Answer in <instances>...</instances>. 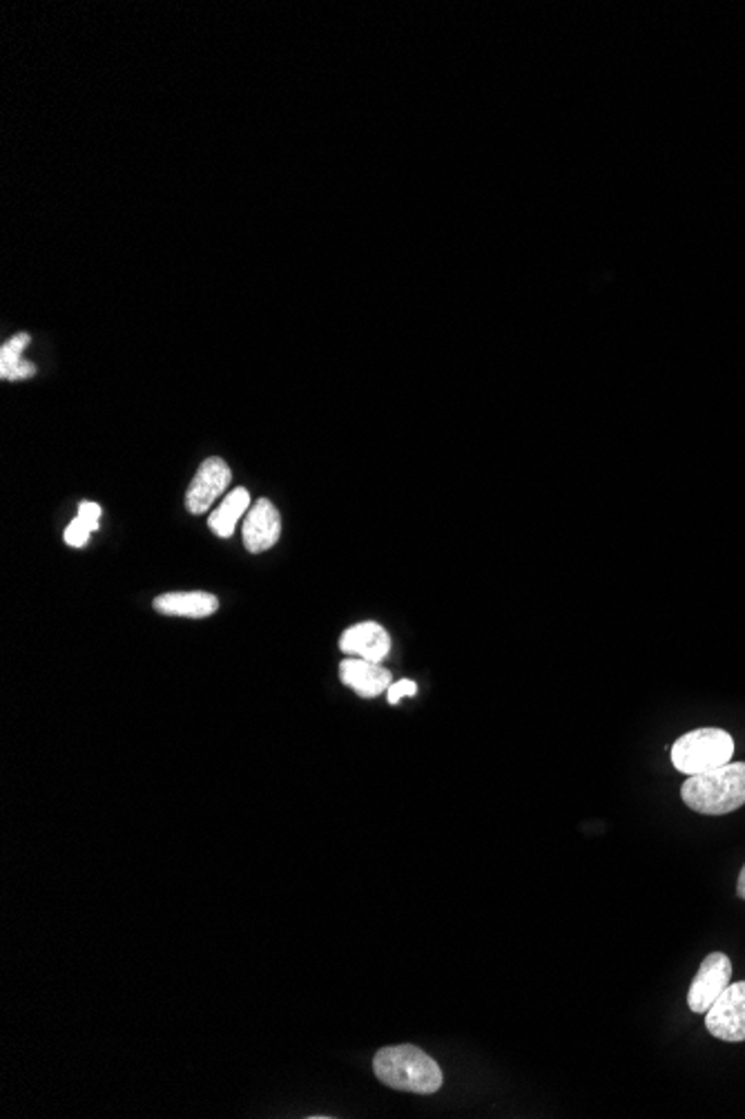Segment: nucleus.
I'll return each mask as SVG.
<instances>
[{
    "label": "nucleus",
    "instance_id": "nucleus-3",
    "mask_svg": "<svg viewBox=\"0 0 745 1119\" xmlns=\"http://www.w3.org/2000/svg\"><path fill=\"white\" fill-rule=\"evenodd\" d=\"M734 755V740L723 729H695L672 744V765L685 776L719 769Z\"/></svg>",
    "mask_w": 745,
    "mask_h": 1119
},
{
    "label": "nucleus",
    "instance_id": "nucleus-5",
    "mask_svg": "<svg viewBox=\"0 0 745 1119\" xmlns=\"http://www.w3.org/2000/svg\"><path fill=\"white\" fill-rule=\"evenodd\" d=\"M732 979V963L728 954L712 952L703 958L701 968L687 990V1005L691 1012L706 1014L714 1001L725 992Z\"/></svg>",
    "mask_w": 745,
    "mask_h": 1119
},
{
    "label": "nucleus",
    "instance_id": "nucleus-9",
    "mask_svg": "<svg viewBox=\"0 0 745 1119\" xmlns=\"http://www.w3.org/2000/svg\"><path fill=\"white\" fill-rule=\"evenodd\" d=\"M340 678L342 682L355 691L359 697H378L382 693L389 691V686L393 684V675L389 669L380 667V664H372V661H366V659H344L340 664Z\"/></svg>",
    "mask_w": 745,
    "mask_h": 1119
},
{
    "label": "nucleus",
    "instance_id": "nucleus-4",
    "mask_svg": "<svg viewBox=\"0 0 745 1119\" xmlns=\"http://www.w3.org/2000/svg\"><path fill=\"white\" fill-rule=\"evenodd\" d=\"M706 1028L721 1041H745V981L730 983L725 988V992L706 1012Z\"/></svg>",
    "mask_w": 745,
    "mask_h": 1119
},
{
    "label": "nucleus",
    "instance_id": "nucleus-6",
    "mask_svg": "<svg viewBox=\"0 0 745 1119\" xmlns=\"http://www.w3.org/2000/svg\"><path fill=\"white\" fill-rule=\"evenodd\" d=\"M230 479H233V474H230L228 466L222 459H217V456H212V459H205L201 463V468L197 470L190 487H188L186 510L190 515L208 513L210 507H212V503H215L228 490Z\"/></svg>",
    "mask_w": 745,
    "mask_h": 1119
},
{
    "label": "nucleus",
    "instance_id": "nucleus-11",
    "mask_svg": "<svg viewBox=\"0 0 745 1119\" xmlns=\"http://www.w3.org/2000/svg\"><path fill=\"white\" fill-rule=\"evenodd\" d=\"M250 507H252V505H250V494H248V490L237 487V490H233V492L222 500V505L217 507V510L210 515L208 526H210V530L215 532L217 537L228 539V537H233L235 526H237V523H239V519L246 515V510H250Z\"/></svg>",
    "mask_w": 745,
    "mask_h": 1119
},
{
    "label": "nucleus",
    "instance_id": "nucleus-8",
    "mask_svg": "<svg viewBox=\"0 0 745 1119\" xmlns=\"http://www.w3.org/2000/svg\"><path fill=\"white\" fill-rule=\"evenodd\" d=\"M340 648L351 657L372 661V664H382V659H387L391 650V637L385 626L376 622H362L351 626L342 635Z\"/></svg>",
    "mask_w": 745,
    "mask_h": 1119
},
{
    "label": "nucleus",
    "instance_id": "nucleus-1",
    "mask_svg": "<svg viewBox=\"0 0 745 1119\" xmlns=\"http://www.w3.org/2000/svg\"><path fill=\"white\" fill-rule=\"evenodd\" d=\"M372 1071L385 1086L417 1095H434L445 1082L438 1061L411 1044L382 1048L372 1059Z\"/></svg>",
    "mask_w": 745,
    "mask_h": 1119
},
{
    "label": "nucleus",
    "instance_id": "nucleus-2",
    "mask_svg": "<svg viewBox=\"0 0 745 1119\" xmlns=\"http://www.w3.org/2000/svg\"><path fill=\"white\" fill-rule=\"evenodd\" d=\"M683 802L703 816H725L745 804V762H728V765L687 776L681 787Z\"/></svg>",
    "mask_w": 745,
    "mask_h": 1119
},
{
    "label": "nucleus",
    "instance_id": "nucleus-14",
    "mask_svg": "<svg viewBox=\"0 0 745 1119\" xmlns=\"http://www.w3.org/2000/svg\"><path fill=\"white\" fill-rule=\"evenodd\" d=\"M417 693V684L411 682V680H402V682H393L387 691V697H389V704H398L402 697H411Z\"/></svg>",
    "mask_w": 745,
    "mask_h": 1119
},
{
    "label": "nucleus",
    "instance_id": "nucleus-7",
    "mask_svg": "<svg viewBox=\"0 0 745 1119\" xmlns=\"http://www.w3.org/2000/svg\"><path fill=\"white\" fill-rule=\"evenodd\" d=\"M282 534V517L269 498H259L244 521V545L248 552L259 554L271 550Z\"/></svg>",
    "mask_w": 745,
    "mask_h": 1119
},
{
    "label": "nucleus",
    "instance_id": "nucleus-15",
    "mask_svg": "<svg viewBox=\"0 0 745 1119\" xmlns=\"http://www.w3.org/2000/svg\"><path fill=\"white\" fill-rule=\"evenodd\" d=\"M79 517L92 521V523H98V517H100V507L96 503H81L79 507Z\"/></svg>",
    "mask_w": 745,
    "mask_h": 1119
},
{
    "label": "nucleus",
    "instance_id": "nucleus-13",
    "mask_svg": "<svg viewBox=\"0 0 745 1119\" xmlns=\"http://www.w3.org/2000/svg\"><path fill=\"white\" fill-rule=\"evenodd\" d=\"M96 528H98V523H92V521H87V519H83V517H76V519L70 523V528L66 530L63 539H66V543H68V545L83 547V545L87 543L90 534H92Z\"/></svg>",
    "mask_w": 745,
    "mask_h": 1119
},
{
    "label": "nucleus",
    "instance_id": "nucleus-16",
    "mask_svg": "<svg viewBox=\"0 0 745 1119\" xmlns=\"http://www.w3.org/2000/svg\"><path fill=\"white\" fill-rule=\"evenodd\" d=\"M736 894H738V898H743V900H745V864H743V870H741V874H738Z\"/></svg>",
    "mask_w": 745,
    "mask_h": 1119
},
{
    "label": "nucleus",
    "instance_id": "nucleus-10",
    "mask_svg": "<svg viewBox=\"0 0 745 1119\" xmlns=\"http://www.w3.org/2000/svg\"><path fill=\"white\" fill-rule=\"evenodd\" d=\"M154 608L170 617L203 620L217 613L220 599L210 592H166L154 599Z\"/></svg>",
    "mask_w": 745,
    "mask_h": 1119
},
{
    "label": "nucleus",
    "instance_id": "nucleus-12",
    "mask_svg": "<svg viewBox=\"0 0 745 1119\" xmlns=\"http://www.w3.org/2000/svg\"><path fill=\"white\" fill-rule=\"evenodd\" d=\"M27 344H29V335L27 333L14 335L10 342L3 344V349H0V378H3V380H21V378H29V376L36 374V367L21 358Z\"/></svg>",
    "mask_w": 745,
    "mask_h": 1119
}]
</instances>
